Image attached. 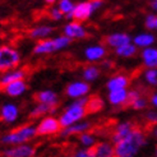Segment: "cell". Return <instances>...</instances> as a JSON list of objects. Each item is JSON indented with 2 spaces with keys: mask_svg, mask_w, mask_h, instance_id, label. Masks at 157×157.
Returning a JSON list of instances; mask_svg holds the SVG:
<instances>
[{
  "mask_svg": "<svg viewBox=\"0 0 157 157\" xmlns=\"http://www.w3.org/2000/svg\"><path fill=\"white\" fill-rule=\"evenodd\" d=\"M147 144V134L142 127H137L120 142L114 144L115 157H136Z\"/></svg>",
  "mask_w": 157,
  "mask_h": 157,
  "instance_id": "1",
  "label": "cell"
},
{
  "mask_svg": "<svg viewBox=\"0 0 157 157\" xmlns=\"http://www.w3.org/2000/svg\"><path fill=\"white\" fill-rule=\"evenodd\" d=\"M88 98H90V96L74 100L72 104H69L60 113V115L58 116V119H59V123L61 125V129L72 127V125H74V124H77V123H79V121L86 119V116L88 115L87 109H86L87 102H88Z\"/></svg>",
  "mask_w": 157,
  "mask_h": 157,
  "instance_id": "2",
  "label": "cell"
},
{
  "mask_svg": "<svg viewBox=\"0 0 157 157\" xmlns=\"http://www.w3.org/2000/svg\"><path fill=\"white\" fill-rule=\"evenodd\" d=\"M36 137H37L36 125L27 123V124H23L21 127L5 133L2 137V139H0V142L8 147H14V146H21V144L32 142Z\"/></svg>",
  "mask_w": 157,
  "mask_h": 157,
  "instance_id": "3",
  "label": "cell"
},
{
  "mask_svg": "<svg viewBox=\"0 0 157 157\" xmlns=\"http://www.w3.org/2000/svg\"><path fill=\"white\" fill-rule=\"evenodd\" d=\"M70 44H72V41L68 37H65L64 35H60V36H55L42 41H38L33 46L32 51L36 56H45V55H51L58 51L65 50L70 46Z\"/></svg>",
  "mask_w": 157,
  "mask_h": 157,
  "instance_id": "4",
  "label": "cell"
},
{
  "mask_svg": "<svg viewBox=\"0 0 157 157\" xmlns=\"http://www.w3.org/2000/svg\"><path fill=\"white\" fill-rule=\"evenodd\" d=\"M22 61V55L13 45H0V74L18 68Z\"/></svg>",
  "mask_w": 157,
  "mask_h": 157,
  "instance_id": "5",
  "label": "cell"
},
{
  "mask_svg": "<svg viewBox=\"0 0 157 157\" xmlns=\"http://www.w3.org/2000/svg\"><path fill=\"white\" fill-rule=\"evenodd\" d=\"M36 132L37 137H52L60 134L61 125L59 123L58 116L49 115L38 119V123L36 124Z\"/></svg>",
  "mask_w": 157,
  "mask_h": 157,
  "instance_id": "6",
  "label": "cell"
},
{
  "mask_svg": "<svg viewBox=\"0 0 157 157\" xmlns=\"http://www.w3.org/2000/svg\"><path fill=\"white\" fill-rule=\"evenodd\" d=\"M91 92V86L90 83L82 81H73L70 82L67 87H65V95L67 97L74 100L78 98H83V97H87Z\"/></svg>",
  "mask_w": 157,
  "mask_h": 157,
  "instance_id": "7",
  "label": "cell"
},
{
  "mask_svg": "<svg viewBox=\"0 0 157 157\" xmlns=\"http://www.w3.org/2000/svg\"><path fill=\"white\" fill-rule=\"evenodd\" d=\"M63 35L68 37L70 41L74 40H83L88 36V31L86 28V26L81 22L70 21L67 25L63 27Z\"/></svg>",
  "mask_w": 157,
  "mask_h": 157,
  "instance_id": "8",
  "label": "cell"
},
{
  "mask_svg": "<svg viewBox=\"0 0 157 157\" xmlns=\"http://www.w3.org/2000/svg\"><path fill=\"white\" fill-rule=\"evenodd\" d=\"M95 12L96 10L93 9L91 0H83V2L75 3L73 13H72V17H70V21H75V22L83 23L87 19H90Z\"/></svg>",
  "mask_w": 157,
  "mask_h": 157,
  "instance_id": "9",
  "label": "cell"
},
{
  "mask_svg": "<svg viewBox=\"0 0 157 157\" xmlns=\"http://www.w3.org/2000/svg\"><path fill=\"white\" fill-rule=\"evenodd\" d=\"M84 59L87 60L91 64H95V63H100L106 59L107 56V48L104 44H95L87 46L84 49Z\"/></svg>",
  "mask_w": 157,
  "mask_h": 157,
  "instance_id": "10",
  "label": "cell"
},
{
  "mask_svg": "<svg viewBox=\"0 0 157 157\" xmlns=\"http://www.w3.org/2000/svg\"><path fill=\"white\" fill-rule=\"evenodd\" d=\"M28 75V69L27 68H14L12 70L0 74V88L4 86L17 82V81H26V78Z\"/></svg>",
  "mask_w": 157,
  "mask_h": 157,
  "instance_id": "11",
  "label": "cell"
},
{
  "mask_svg": "<svg viewBox=\"0 0 157 157\" xmlns=\"http://www.w3.org/2000/svg\"><path fill=\"white\" fill-rule=\"evenodd\" d=\"M3 156H5V157H35L36 156V147L31 143L8 147L4 151Z\"/></svg>",
  "mask_w": 157,
  "mask_h": 157,
  "instance_id": "12",
  "label": "cell"
},
{
  "mask_svg": "<svg viewBox=\"0 0 157 157\" xmlns=\"http://www.w3.org/2000/svg\"><path fill=\"white\" fill-rule=\"evenodd\" d=\"M93 128V124L88 120H82L79 123H77L72 127H68V128H64L61 129L60 132V137L63 138H70V137H78L83 134L86 132H91V129Z\"/></svg>",
  "mask_w": 157,
  "mask_h": 157,
  "instance_id": "13",
  "label": "cell"
},
{
  "mask_svg": "<svg viewBox=\"0 0 157 157\" xmlns=\"http://www.w3.org/2000/svg\"><path fill=\"white\" fill-rule=\"evenodd\" d=\"M19 107L13 102H5L0 107V120L5 124H14L19 119Z\"/></svg>",
  "mask_w": 157,
  "mask_h": 157,
  "instance_id": "14",
  "label": "cell"
},
{
  "mask_svg": "<svg viewBox=\"0 0 157 157\" xmlns=\"http://www.w3.org/2000/svg\"><path fill=\"white\" fill-rule=\"evenodd\" d=\"M137 125L133 123V121H121V123H117L113 132H111V143L115 144L117 142H120L121 139H124L128 134H130L132 130L134 129Z\"/></svg>",
  "mask_w": 157,
  "mask_h": 157,
  "instance_id": "15",
  "label": "cell"
},
{
  "mask_svg": "<svg viewBox=\"0 0 157 157\" xmlns=\"http://www.w3.org/2000/svg\"><path fill=\"white\" fill-rule=\"evenodd\" d=\"M27 88H28V84L26 81H17V82H13V83L4 86V87L0 88V91H2L4 95H6L8 97L15 98V97H21L25 95L27 92Z\"/></svg>",
  "mask_w": 157,
  "mask_h": 157,
  "instance_id": "16",
  "label": "cell"
},
{
  "mask_svg": "<svg viewBox=\"0 0 157 157\" xmlns=\"http://www.w3.org/2000/svg\"><path fill=\"white\" fill-rule=\"evenodd\" d=\"M130 84V78L124 73H117L111 75L106 82V88L110 91H117V90H127Z\"/></svg>",
  "mask_w": 157,
  "mask_h": 157,
  "instance_id": "17",
  "label": "cell"
},
{
  "mask_svg": "<svg viewBox=\"0 0 157 157\" xmlns=\"http://www.w3.org/2000/svg\"><path fill=\"white\" fill-rule=\"evenodd\" d=\"M35 100H36V104H44V105H49L54 107H58L60 102L58 93L52 90L38 91L35 95Z\"/></svg>",
  "mask_w": 157,
  "mask_h": 157,
  "instance_id": "18",
  "label": "cell"
},
{
  "mask_svg": "<svg viewBox=\"0 0 157 157\" xmlns=\"http://www.w3.org/2000/svg\"><path fill=\"white\" fill-rule=\"evenodd\" d=\"M54 31H55L54 27L50 25H40V26H36L28 31V37L31 40H35L38 42V41H42V40H46V38L52 37Z\"/></svg>",
  "mask_w": 157,
  "mask_h": 157,
  "instance_id": "19",
  "label": "cell"
},
{
  "mask_svg": "<svg viewBox=\"0 0 157 157\" xmlns=\"http://www.w3.org/2000/svg\"><path fill=\"white\" fill-rule=\"evenodd\" d=\"M132 42V38L128 33H124V32H115L111 33L105 37V46L106 48H111V49H117L123 45H127Z\"/></svg>",
  "mask_w": 157,
  "mask_h": 157,
  "instance_id": "20",
  "label": "cell"
},
{
  "mask_svg": "<svg viewBox=\"0 0 157 157\" xmlns=\"http://www.w3.org/2000/svg\"><path fill=\"white\" fill-rule=\"evenodd\" d=\"M107 100L114 107H124L128 104V90H117L110 91L107 95Z\"/></svg>",
  "mask_w": 157,
  "mask_h": 157,
  "instance_id": "21",
  "label": "cell"
},
{
  "mask_svg": "<svg viewBox=\"0 0 157 157\" xmlns=\"http://www.w3.org/2000/svg\"><path fill=\"white\" fill-rule=\"evenodd\" d=\"M58 111V107L49 106V105H44V104H36L32 110L29 111V116L32 119H41L44 116H49V115H55Z\"/></svg>",
  "mask_w": 157,
  "mask_h": 157,
  "instance_id": "22",
  "label": "cell"
},
{
  "mask_svg": "<svg viewBox=\"0 0 157 157\" xmlns=\"http://www.w3.org/2000/svg\"><path fill=\"white\" fill-rule=\"evenodd\" d=\"M96 157H115V148L114 144L109 140L97 142L96 146L92 148Z\"/></svg>",
  "mask_w": 157,
  "mask_h": 157,
  "instance_id": "23",
  "label": "cell"
},
{
  "mask_svg": "<svg viewBox=\"0 0 157 157\" xmlns=\"http://www.w3.org/2000/svg\"><path fill=\"white\" fill-rule=\"evenodd\" d=\"M142 61L147 69H156L157 68V49L155 48H146L142 50Z\"/></svg>",
  "mask_w": 157,
  "mask_h": 157,
  "instance_id": "24",
  "label": "cell"
},
{
  "mask_svg": "<svg viewBox=\"0 0 157 157\" xmlns=\"http://www.w3.org/2000/svg\"><path fill=\"white\" fill-rule=\"evenodd\" d=\"M101 75V68L95 65V64H90L87 67H84L82 70V77H83V81L91 83V82H95L97 81Z\"/></svg>",
  "mask_w": 157,
  "mask_h": 157,
  "instance_id": "25",
  "label": "cell"
},
{
  "mask_svg": "<svg viewBox=\"0 0 157 157\" xmlns=\"http://www.w3.org/2000/svg\"><path fill=\"white\" fill-rule=\"evenodd\" d=\"M77 138H78V143H79V146L82 148H90V150H92L97 143L96 134L92 132H86L83 134L78 136Z\"/></svg>",
  "mask_w": 157,
  "mask_h": 157,
  "instance_id": "26",
  "label": "cell"
},
{
  "mask_svg": "<svg viewBox=\"0 0 157 157\" xmlns=\"http://www.w3.org/2000/svg\"><path fill=\"white\" fill-rule=\"evenodd\" d=\"M133 44H134L137 48H151L155 44V36L151 33H139L133 38Z\"/></svg>",
  "mask_w": 157,
  "mask_h": 157,
  "instance_id": "27",
  "label": "cell"
},
{
  "mask_svg": "<svg viewBox=\"0 0 157 157\" xmlns=\"http://www.w3.org/2000/svg\"><path fill=\"white\" fill-rule=\"evenodd\" d=\"M115 55L119 58H133L138 51V48L134 44H127V45H123L120 48H117L114 50Z\"/></svg>",
  "mask_w": 157,
  "mask_h": 157,
  "instance_id": "28",
  "label": "cell"
},
{
  "mask_svg": "<svg viewBox=\"0 0 157 157\" xmlns=\"http://www.w3.org/2000/svg\"><path fill=\"white\" fill-rule=\"evenodd\" d=\"M56 4H58V9L61 12V14L70 19L73 9H74V5H75L73 0H58Z\"/></svg>",
  "mask_w": 157,
  "mask_h": 157,
  "instance_id": "29",
  "label": "cell"
},
{
  "mask_svg": "<svg viewBox=\"0 0 157 157\" xmlns=\"http://www.w3.org/2000/svg\"><path fill=\"white\" fill-rule=\"evenodd\" d=\"M102 107H104V101H102V98H100L98 96L90 97L88 98V102H87V106H86L88 114L98 113L100 110H102Z\"/></svg>",
  "mask_w": 157,
  "mask_h": 157,
  "instance_id": "30",
  "label": "cell"
},
{
  "mask_svg": "<svg viewBox=\"0 0 157 157\" xmlns=\"http://www.w3.org/2000/svg\"><path fill=\"white\" fill-rule=\"evenodd\" d=\"M143 120H144V124L146 127L148 128V130H151L153 127L157 125V111L155 110H150V111H147L143 116Z\"/></svg>",
  "mask_w": 157,
  "mask_h": 157,
  "instance_id": "31",
  "label": "cell"
},
{
  "mask_svg": "<svg viewBox=\"0 0 157 157\" xmlns=\"http://www.w3.org/2000/svg\"><path fill=\"white\" fill-rule=\"evenodd\" d=\"M148 105V100L143 96V93L142 95H139L138 97H136L134 100H132L128 104V106H130L132 109H134V110H143L146 109Z\"/></svg>",
  "mask_w": 157,
  "mask_h": 157,
  "instance_id": "32",
  "label": "cell"
},
{
  "mask_svg": "<svg viewBox=\"0 0 157 157\" xmlns=\"http://www.w3.org/2000/svg\"><path fill=\"white\" fill-rule=\"evenodd\" d=\"M70 157H96L95 153H93V150H90V148H75V150L69 153Z\"/></svg>",
  "mask_w": 157,
  "mask_h": 157,
  "instance_id": "33",
  "label": "cell"
},
{
  "mask_svg": "<svg viewBox=\"0 0 157 157\" xmlns=\"http://www.w3.org/2000/svg\"><path fill=\"white\" fill-rule=\"evenodd\" d=\"M143 77L150 86H157V69H147Z\"/></svg>",
  "mask_w": 157,
  "mask_h": 157,
  "instance_id": "34",
  "label": "cell"
},
{
  "mask_svg": "<svg viewBox=\"0 0 157 157\" xmlns=\"http://www.w3.org/2000/svg\"><path fill=\"white\" fill-rule=\"evenodd\" d=\"M48 13H49L50 19H52V21H55V22L61 21L63 17H64V15L61 14V12L58 9V6H50V9H49Z\"/></svg>",
  "mask_w": 157,
  "mask_h": 157,
  "instance_id": "35",
  "label": "cell"
},
{
  "mask_svg": "<svg viewBox=\"0 0 157 157\" xmlns=\"http://www.w3.org/2000/svg\"><path fill=\"white\" fill-rule=\"evenodd\" d=\"M156 22H157V17L155 14H148L146 19H144V26L147 29H155L156 28Z\"/></svg>",
  "mask_w": 157,
  "mask_h": 157,
  "instance_id": "36",
  "label": "cell"
},
{
  "mask_svg": "<svg viewBox=\"0 0 157 157\" xmlns=\"http://www.w3.org/2000/svg\"><path fill=\"white\" fill-rule=\"evenodd\" d=\"M101 68H102V69H106V70H109V69H113V68H114V61L105 59V60L101 61Z\"/></svg>",
  "mask_w": 157,
  "mask_h": 157,
  "instance_id": "37",
  "label": "cell"
},
{
  "mask_svg": "<svg viewBox=\"0 0 157 157\" xmlns=\"http://www.w3.org/2000/svg\"><path fill=\"white\" fill-rule=\"evenodd\" d=\"M150 101H151V104L157 109V93H152V96H151Z\"/></svg>",
  "mask_w": 157,
  "mask_h": 157,
  "instance_id": "38",
  "label": "cell"
},
{
  "mask_svg": "<svg viewBox=\"0 0 157 157\" xmlns=\"http://www.w3.org/2000/svg\"><path fill=\"white\" fill-rule=\"evenodd\" d=\"M45 2V4H48L49 6H54L55 4L58 3V0H44Z\"/></svg>",
  "mask_w": 157,
  "mask_h": 157,
  "instance_id": "39",
  "label": "cell"
},
{
  "mask_svg": "<svg viewBox=\"0 0 157 157\" xmlns=\"http://www.w3.org/2000/svg\"><path fill=\"white\" fill-rule=\"evenodd\" d=\"M151 134L157 139V125H156V127H153L152 129H151Z\"/></svg>",
  "mask_w": 157,
  "mask_h": 157,
  "instance_id": "40",
  "label": "cell"
},
{
  "mask_svg": "<svg viewBox=\"0 0 157 157\" xmlns=\"http://www.w3.org/2000/svg\"><path fill=\"white\" fill-rule=\"evenodd\" d=\"M151 6H152V9L157 12V0H152V3H151Z\"/></svg>",
  "mask_w": 157,
  "mask_h": 157,
  "instance_id": "41",
  "label": "cell"
},
{
  "mask_svg": "<svg viewBox=\"0 0 157 157\" xmlns=\"http://www.w3.org/2000/svg\"><path fill=\"white\" fill-rule=\"evenodd\" d=\"M4 36V29H3V27L2 26H0V38H2Z\"/></svg>",
  "mask_w": 157,
  "mask_h": 157,
  "instance_id": "42",
  "label": "cell"
},
{
  "mask_svg": "<svg viewBox=\"0 0 157 157\" xmlns=\"http://www.w3.org/2000/svg\"><path fill=\"white\" fill-rule=\"evenodd\" d=\"M61 157H70L69 155H64V156H61Z\"/></svg>",
  "mask_w": 157,
  "mask_h": 157,
  "instance_id": "43",
  "label": "cell"
},
{
  "mask_svg": "<svg viewBox=\"0 0 157 157\" xmlns=\"http://www.w3.org/2000/svg\"><path fill=\"white\" fill-rule=\"evenodd\" d=\"M155 152H156V157H157V146H156V151Z\"/></svg>",
  "mask_w": 157,
  "mask_h": 157,
  "instance_id": "44",
  "label": "cell"
},
{
  "mask_svg": "<svg viewBox=\"0 0 157 157\" xmlns=\"http://www.w3.org/2000/svg\"><path fill=\"white\" fill-rule=\"evenodd\" d=\"M155 29H157V22H156V28H155Z\"/></svg>",
  "mask_w": 157,
  "mask_h": 157,
  "instance_id": "45",
  "label": "cell"
},
{
  "mask_svg": "<svg viewBox=\"0 0 157 157\" xmlns=\"http://www.w3.org/2000/svg\"><path fill=\"white\" fill-rule=\"evenodd\" d=\"M3 157H5V156H3Z\"/></svg>",
  "mask_w": 157,
  "mask_h": 157,
  "instance_id": "46",
  "label": "cell"
}]
</instances>
